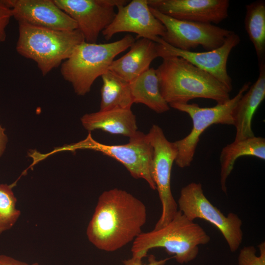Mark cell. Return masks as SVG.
I'll return each instance as SVG.
<instances>
[{
	"mask_svg": "<svg viewBox=\"0 0 265 265\" xmlns=\"http://www.w3.org/2000/svg\"><path fill=\"white\" fill-rule=\"evenodd\" d=\"M130 48L127 53L113 60L108 68L129 83L149 69L155 58L160 57V44L148 39L139 38Z\"/></svg>",
	"mask_w": 265,
	"mask_h": 265,
	"instance_id": "obj_16",
	"label": "cell"
},
{
	"mask_svg": "<svg viewBox=\"0 0 265 265\" xmlns=\"http://www.w3.org/2000/svg\"><path fill=\"white\" fill-rule=\"evenodd\" d=\"M111 23L102 31L105 39L110 40L123 32L136 34L137 38L148 39L159 43L165 34L163 25L153 14L148 0H132L120 4Z\"/></svg>",
	"mask_w": 265,
	"mask_h": 265,
	"instance_id": "obj_12",
	"label": "cell"
},
{
	"mask_svg": "<svg viewBox=\"0 0 265 265\" xmlns=\"http://www.w3.org/2000/svg\"><path fill=\"white\" fill-rule=\"evenodd\" d=\"M211 238L204 229L194 221L188 219L178 210L167 225L158 229L141 233L132 242V257L142 259L149 250L163 248L174 255L181 264L195 259L199 246L209 242Z\"/></svg>",
	"mask_w": 265,
	"mask_h": 265,
	"instance_id": "obj_3",
	"label": "cell"
},
{
	"mask_svg": "<svg viewBox=\"0 0 265 265\" xmlns=\"http://www.w3.org/2000/svg\"><path fill=\"white\" fill-rule=\"evenodd\" d=\"M240 41L239 35L233 31L221 46L215 50L204 52L176 49L167 44L161 38L159 43L160 45V57L177 56L186 59L212 75L230 93L233 89V84L232 80L227 71V61L232 50Z\"/></svg>",
	"mask_w": 265,
	"mask_h": 265,
	"instance_id": "obj_13",
	"label": "cell"
},
{
	"mask_svg": "<svg viewBox=\"0 0 265 265\" xmlns=\"http://www.w3.org/2000/svg\"><path fill=\"white\" fill-rule=\"evenodd\" d=\"M134 41L132 35L127 34L107 43L84 41L61 63V74L72 84L77 95L84 96L90 92L95 80L108 70L114 58L130 48Z\"/></svg>",
	"mask_w": 265,
	"mask_h": 265,
	"instance_id": "obj_5",
	"label": "cell"
},
{
	"mask_svg": "<svg viewBox=\"0 0 265 265\" xmlns=\"http://www.w3.org/2000/svg\"><path fill=\"white\" fill-rule=\"evenodd\" d=\"M150 8L153 14L165 28L161 39L181 50L191 51L199 46H202L207 51L215 50L221 46L233 32L212 24L177 20Z\"/></svg>",
	"mask_w": 265,
	"mask_h": 265,
	"instance_id": "obj_10",
	"label": "cell"
},
{
	"mask_svg": "<svg viewBox=\"0 0 265 265\" xmlns=\"http://www.w3.org/2000/svg\"><path fill=\"white\" fill-rule=\"evenodd\" d=\"M250 85V82H246L233 98L225 103L217 104L213 107H202L195 103L169 105L174 109L187 113L192 123V127L188 134L173 142L177 151L175 162L179 167L184 168L190 165L200 137L210 126L214 124L234 125L235 109Z\"/></svg>",
	"mask_w": 265,
	"mask_h": 265,
	"instance_id": "obj_6",
	"label": "cell"
},
{
	"mask_svg": "<svg viewBox=\"0 0 265 265\" xmlns=\"http://www.w3.org/2000/svg\"><path fill=\"white\" fill-rule=\"evenodd\" d=\"M177 205L179 210L188 219L200 218L216 227L231 252L238 249L243 239L241 220L233 212L224 215L213 206L204 194L201 184L192 182L183 187Z\"/></svg>",
	"mask_w": 265,
	"mask_h": 265,
	"instance_id": "obj_7",
	"label": "cell"
},
{
	"mask_svg": "<svg viewBox=\"0 0 265 265\" xmlns=\"http://www.w3.org/2000/svg\"><path fill=\"white\" fill-rule=\"evenodd\" d=\"M100 110L131 109L133 103L129 83L109 70L102 76Z\"/></svg>",
	"mask_w": 265,
	"mask_h": 265,
	"instance_id": "obj_21",
	"label": "cell"
},
{
	"mask_svg": "<svg viewBox=\"0 0 265 265\" xmlns=\"http://www.w3.org/2000/svg\"><path fill=\"white\" fill-rule=\"evenodd\" d=\"M259 70L257 80L242 96L235 109V141L255 136L252 128L253 117L265 98V61L259 63Z\"/></svg>",
	"mask_w": 265,
	"mask_h": 265,
	"instance_id": "obj_17",
	"label": "cell"
},
{
	"mask_svg": "<svg viewBox=\"0 0 265 265\" xmlns=\"http://www.w3.org/2000/svg\"><path fill=\"white\" fill-rule=\"evenodd\" d=\"M56 5L77 24L87 43H96L99 35L113 21L114 8L124 0H53Z\"/></svg>",
	"mask_w": 265,
	"mask_h": 265,
	"instance_id": "obj_11",
	"label": "cell"
},
{
	"mask_svg": "<svg viewBox=\"0 0 265 265\" xmlns=\"http://www.w3.org/2000/svg\"><path fill=\"white\" fill-rule=\"evenodd\" d=\"M153 148L152 172L156 189L161 204V213L154 229L167 225L178 211L170 185L172 165L177 151L174 142L166 137L162 129L153 125L147 133Z\"/></svg>",
	"mask_w": 265,
	"mask_h": 265,
	"instance_id": "obj_9",
	"label": "cell"
},
{
	"mask_svg": "<svg viewBox=\"0 0 265 265\" xmlns=\"http://www.w3.org/2000/svg\"><path fill=\"white\" fill-rule=\"evenodd\" d=\"M156 71L160 93L169 105L187 104L195 98L221 104L231 99L230 92L216 79L182 57L163 58Z\"/></svg>",
	"mask_w": 265,
	"mask_h": 265,
	"instance_id": "obj_2",
	"label": "cell"
},
{
	"mask_svg": "<svg viewBox=\"0 0 265 265\" xmlns=\"http://www.w3.org/2000/svg\"><path fill=\"white\" fill-rule=\"evenodd\" d=\"M0 265H39L38 263H35L28 264L26 263L20 261L10 256L0 254Z\"/></svg>",
	"mask_w": 265,
	"mask_h": 265,
	"instance_id": "obj_27",
	"label": "cell"
},
{
	"mask_svg": "<svg viewBox=\"0 0 265 265\" xmlns=\"http://www.w3.org/2000/svg\"><path fill=\"white\" fill-rule=\"evenodd\" d=\"M12 187L13 185L0 184V235L12 228L21 215Z\"/></svg>",
	"mask_w": 265,
	"mask_h": 265,
	"instance_id": "obj_23",
	"label": "cell"
},
{
	"mask_svg": "<svg viewBox=\"0 0 265 265\" xmlns=\"http://www.w3.org/2000/svg\"><path fill=\"white\" fill-rule=\"evenodd\" d=\"M12 17L13 13L11 7L5 0H0V42H4L6 40L5 29Z\"/></svg>",
	"mask_w": 265,
	"mask_h": 265,
	"instance_id": "obj_25",
	"label": "cell"
},
{
	"mask_svg": "<svg viewBox=\"0 0 265 265\" xmlns=\"http://www.w3.org/2000/svg\"><path fill=\"white\" fill-rule=\"evenodd\" d=\"M242 156H252L265 159V139L254 136L227 144L220 155L221 187L227 192L226 182L231 173L236 160Z\"/></svg>",
	"mask_w": 265,
	"mask_h": 265,
	"instance_id": "obj_19",
	"label": "cell"
},
{
	"mask_svg": "<svg viewBox=\"0 0 265 265\" xmlns=\"http://www.w3.org/2000/svg\"><path fill=\"white\" fill-rule=\"evenodd\" d=\"M150 7L174 19L219 24L228 17L229 0H148Z\"/></svg>",
	"mask_w": 265,
	"mask_h": 265,
	"instance_id": "obj_14",
	"label": "cell"
},
{
	"mask_svg": "<svg viewBox=\"0 0 265 265\" xmlns=\"http://www.w3.org/2000/svg\"><path fill=\"white\" fill-rule=\"evenodd\" d=\"M4 132L5 129L0 125V157L3 154L7 142V137Z\"/></svg>",
	"mask_w": 265,
	"mask_h": 265,
	"instance_id": "obj_28",
	"label": "cell"
},
{
	"mask_svg": "<svg viewBox=\"0 0 265 265\" xmlns=\"http://www.w3.org/2000/svg\"><path fill=\"white\" fill-rule=\"evenodd\" d=\"M71 148L92 149L112 158L122 163L132 177L144 180L151 189H156L152 172L153 148L147 134L138 131L129 142L122 145L103 144L89 135Z\"/></svg>",
	"mask_w": 265,
	"mask_h": 265,
	"instance_id": "obj_8",
	"label": "cell"
},
{
	"mask_svg": "<svg viewBox=\"0 0 265 265\" xmlns=\"http://www.w3.org/2000/svg\"><path fill=\"white\" fill-rule=\"evenodd\" d=\"M170 258H166L161 260H157L153 255H150L148 263L143 264L142 259L133 257L123 261V265H164Z\"/></svg>",
	"mask_w": 265,
	"mask_h": 265,
	"instance_id": "obj_26",
	"label": "cell"
},
{
	"mask_svg": "<svg viewBox=\"0 0 265 265\" xmlns=\"http://www.w3.org/2000/svg\"><path fill=\"white\" fill-rule=\"evenodd\" d=\"M133 103L142 104L158 113L170 109L159 88L156 69L150 68L129 82Z\"/></svg>",
	"mask_w": 265,
	"mask_h": 265,
	"instance_id": "obj_20",
	"label": "cell"
},
{
	"mask_svg": "<svg viewBox=\"0 0 265 265\" xmlns=\"http://www.w3.org/2000/svg\"><path fill=\"white\" fill-rule=\"evenodd\" d=\"M147 219L145 204L129 192L114 188L99 196L86 235L98 249L115 251L141 233Z\"/></svg>",
	"mask_w": 265,
	"mask_h": 265,
	"instance_id": "obj_1",
	"label": "cell"
},
{
	"mask_svg": "<svg viewBox=\"0 0 265 265\" xmlns=\"http://www.w3.org/2000/svg\"><path fill=\"white\" fill-rule=\"evenodd\" d=\"M260 255L256 254L253 246L243 247L238 256V265H265V243L261 242L258 246Z\"/></svg>",
	"mask_w": 265,
	"mask_h": 265,
	"instance_id": "obj_24",
	"label": "cell"
},
{
	"mask_svg": "<svg viewBox=\"0 0 265 265\" xmlns=\"http://www.w3.org/2000/svg\"><path fill=\"white\" fill-rule=\"evenodd\" d=\"M83 127L91 132L101 130L130 138L138 132L136 116L131 109H114L88 113L80 119Z\"/></svg>",
	"mask_w": 265,
	"mask_h": 265,
	"instance_id": "obj_18",
	"label": "cell"
},
{
	"mask_svg": "<svg viewBox=\"0 0 265 265\" xmlns=\"http://www.w3.org/2000/svg\"><path fill=\"white\" fill-rule=\"evenodd\" d=\"M245 8V28L259 63L265 61V1L258 0L246 5Z\"/></svg>",
	"mask_w": 265,
	"mask_h": 265,
	"instance_id": "obj_22",
	"label": "cell"
},
{
	"mask_svg": "<svg viewBox=\"0 0 265 265\" xmlns=\"http://www.w3.org/2000/svg\"><path fill=\"white\" fill-rule=\"evenodd\" d=\"M18 23L57 30L78 29L77 23L53 0H5Z\"/></svg>",
	"mask_w": 265,
	"mask_h": 265,
	"instance_id": "obj_15",
	"label": "cell"
},
{
	"mask_svg": "<svg viewBox=\"0 0 265 265\" xmlns=\"http://www.w3.org/2000/svg\"><path fill=\"white\" fill-rule=\"evenodd\" d=\"M18 24L16 51L21 55L35 61L43 76L58 67L78 45L85 41L78 29L63 31L24 23Z\"/></svg>",
	"mask_w": 265,
	"mask_h": 265,
	"instance_id": "obj_4",
	"label": "cell"
}]
</instances>
